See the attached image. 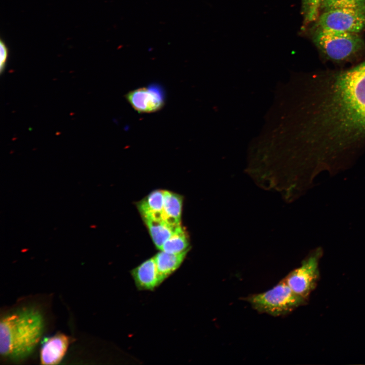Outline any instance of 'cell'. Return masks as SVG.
<instances>
[{
    "label": "cell",
    "instance_id": "7a4b0ae2",
    "mask_svg": "<svg viewBox=\"0 0 365 365\" xmlns=\"http://www.w3.org/2000/svg\"><path fill=\"white\" fill-rule=\"evenodd\" d=\"M44 320L36 308L25 307L1 319L0 352L4 357L18 360L28 356L42 337Z\"/></svg>",
    "mask_w": 365,
    "mask_h": 365
},
{
    "label": "cell",
    "instance_id": "5b68a950",
    "mask_svg": "<svg viewBox=\"0 0 365 365\" xmlns=\"http://www.w3.org/2000/svg\"><path fill=\"white\" fill-rule=\"evenodd\" d=\"M322 253L320 249L311 252L299 267L284 278L294 292L307 300L315 289L320 278L318 265Z\"/></svg>",
    "mask_w": 365,
    "mask_h": 365
},
{
    "label": "cell",
    "instance_id": "9c48e42d",
    "mask_svg": "<svg viewBox=\"0 0 365 365\" xmlns=\"http://www.w3.org/2000/svg\"><path fill=\"white\" fill-rule=\"evenodd\" d=\"M131 274L140 290H153L161 283L154 257L135 267Z\"/></svg>",
    "mask_w": 365,
    "mask_h": 365
},
{
    "label": "cell",
    "instance_id": "8fae6325",
    "mask_svg": "<svg viewBox=\"0 0 365 365\" xmlns=\"http://www.w3.org/2000/svg\"><path fill=\"white\" fill-rule=\"evenodd\" d=\"M164 191L155 190L137 204L142 218L163 219Z\"/></svg>",
    "mask_w": 365,
    "mask_h": 365
},
{
    "label": "cell",
    "instance_id": "ba28073f",
    "mask_svg": "<svg viewBox=\"0 0 365 365\" xmlns=\"http://www.w3.org/2000/svg\"><path fill=\"white\" fill-rule=\"evenodd\" d=\"M69 342V338L63 334H57L49 338L45 341L41 350V364H58L67 350Z\"/></svg>",
    "mask_w": 365,
    "mask_h": 365
},
{
    "label": "cell",
    "instance_id": "7c38bea8",
    "mask_svg": "<svg viewBox=\"0 0 365 365\" xmlns=\"http://www.w3.org/2000/svg\"><path fill=\"white\" fill-rule=\"evenodd\" d=\"M182 197L173 192L164 191L163 219L173 227L180 225Z\"/></svg>",
    "mask_w": 365,
    "mask_h": 365
},
{
    "label": "cell",
    "instance_id": "9a60e30c",
    "mask_svg": "<svg viewBox=\"0 0 365 365\" xmlns=\"http://www.w3.org/2000/svg\"><path fill=\"white\" fill-rule=\"evenodd\" d=\"M324 11L337 9L365 8V0H322Z\"/></svg>",
    "mask_w": 365,
    "mask_h": 365
},
{
    "label": "cell",
    "instance_id": "52a82bcc",
    "mask_svg": "<svg viewBox=\"0 0 365 365\" xmlns=\"http://www.w3.org/2000/svg\"><path fill=\"white\" fill-rule=\"evenodd\" d=\"M130 105L139 113L149 114L160 110L165 104L162 88L156 84L129 91L125 96Z\"/></svg>",
    "mask_w": 365,
    "mask_h": 365
},
{
    "label": "cell",
    "instance_id": "8992f818",
    "mask_svg": "<svg viewBox=\"0 0 365 365\" xmlns=\"http://www.w3.org/2000/svg\"><path fill=\"white\" fill-rule=\"evenodd\" d=\"M317 24L319 29L358 33L365 29V8L324 11Z\"/></svg>",
    "mask_w": 365,
    "mask_h": 365
},
{
    "label": "cell",
    "instance_id": "5bb4252c",
    "mask_svg": "<svg viewBox=\"0 0 365 365\" xmlns=\"http://www.w3.org/2000/svg\"><path fill=\"white\" fill-rule=\"evenodd\" d=\"M189 249L188 236L186 231L180 226L163 244L160 250L171 253H179Z\"/></svg>",
    "mask_w": 365,
    "mask_h": 365
},
{
    "label": "cell",
    "instance_id": "4fadbf2b",
    "mask_svg": "<svg viewBox=\"0 0 365 365\" xmlns=\"http://www.w3.org/2000/svg\"><path fill=\"white\" fill-rule=\"evenodd\" d=\"M150 232L152 239L158 249H161L163 244L179 227H173L163 220L151 218H143Z\"/></svg>",
    "mask_w": 365,
    "mask_h": 365
},
{
    "label": "cell",
    "instance_id": "277c9868",
    "mask_svg": "<svg viewBox=\"0 0 365 365\" xmlns=\"http://www.w3.org/2000/svg\"><path fill=\"white\" fill-rule=\"evenodd\" d=\"M244 300L255 310L273 316L287 315L307 303V299L294 292L284 278L272 288L253 294Z\"/></svg>",
    "mask_w": 365,
    "mask_h": 365
},
{
    "label": "cell",
    "instance_id": "6da1fadb",
    "mask_svg": "<svg viewBox=\"0 0 365 365\" xmlns=\"http://www.w3.org/2000/svg\"><path fill=\"white\" fill-rule=\"evenodd\" d=\"M301 142L316 167L346 164L365 150V60L309 77Z\"/></svg>",
    "mask_w": 365,
    "mask_h": 365
},
{
    "label": "cell",
    "instance_id": "2e32d148",
    "mask_svg": "<svg viewBox=\"0 0 365 365\" xmlns=\"http://www.w3.org/2000/svg\"><path fill=\"white\" fill-rule=\"evenodd\" d=\"M322 0H302L305 23H309L318 18Z\"/></svg>",
    "mask_w": 365,
    "mask_h": 365
},
{
    "label": "cell",
    "instance_id": "30bf717a",
    "mask_svg": "<svg viewBox=\"0 0 365 365\" xmlns=\"http://www.w3.org/2000/svg\"><path fill=\"white\" fill-rule=\"evenodd\" d=\"M188 251L171 253L161 250L154 257L161 283L180 267Z\"/></svg>",
    "mask_w": 365,
    "mask_h": 365
},
{
    "label": "cell",
    "instance_id": "3957f363",
    "mask_svg": "<svg viewBox=\"0 0 365 365\" xmlns=\"http://www.w3.org/2000/svg\"><path fill=\"white\" fill-rule=\"evenodd\" d=\"M314 42L325 60L339 65L358 58L364 48L357 33L318 28Z\"/></svg>",
    "mask_w": 365,
    "mask_h": 365
},
{
    "label": "cell",
    "instance_id": "e0dca14e",
    "mask_svg": "<svg viewBox=\"0 0 365 365\" xmlns=\"http://www.w3.org/2000/svg\"><path fill=\"white\" fill-rule=\"evenodd\" d=\"M8 57V49L3 40L0 42V71H4Z\"/></svg>",
    "mask_w": 365,
    "mask_h": 365
}]
</instances>
